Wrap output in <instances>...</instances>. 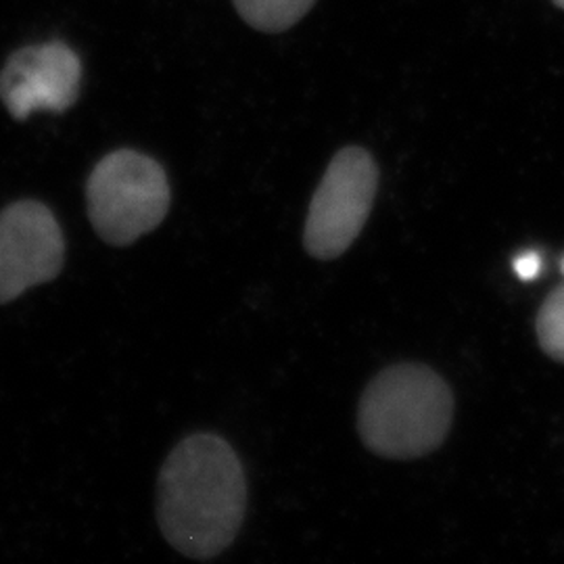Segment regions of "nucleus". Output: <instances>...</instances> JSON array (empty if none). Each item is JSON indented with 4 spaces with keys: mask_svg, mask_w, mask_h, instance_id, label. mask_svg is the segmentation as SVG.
I'll list each match as a JSON object with an SVG mask.
<instances>
[{
    "mask_svg": "<svg viewBox=\"0 0 564 564\" xmlns=\"http://www.w3.org/2000/svg\"><path fill=\"white\" fill-rule=\"evenodd\" d=\"M247 510L237 452L223 437L197 433L172 449L158 485V523L184 556L214 558L235 542Z\"/></svg>",
    "mask_w": 564,
    "mask_h": 564,
    "instance_id": "nucleus-1",
    "label": "nucleus"
},
{
    "mask_svg": "<svg viewBox=\"0 0 564 564\" xmlns=\"http://www.w3.org/2000/svg\"><path fill=\"white\" fill-rule=\"evenodd\" d=\"M454 419L444 377L424 364H395L364 389L358 431L364 445L389 460H412L442 447Z\"/></svg>",
    "mask_w": 564,
    "mask_h": 564,
    "instance_id": "nucleus-2",
    "label": "nucleus"
},
{
    "mask_svg": "<svg viewBox=\"0 0 564 564\" xmlns=\"http://www.w3.org/2000/svg\"><path fill=\"white\" fill-rule=\"evenodd\" d=\"M170 182L162 165L132 149L97 163L86 181V205L102 241L123 247L155 230L170 209Z\"/></svg>",
    "mask_w": 564,
    "mask_h": 564,
    "instance_id": "nucleus-3",
    "label": "nucleus"
},
{
    "mask_svg": "<svg viewBox=\"0 0 564 564\" xmlns=\"http://www.w3.org/2000/svg\"><path fill=\"white\" fill-rule=\"evenodd\" d=\"M379 188V167L368 151L345 147L328 163L303 230L305 251L323 262L341 258L360 237Z\"/></svg>",
    "mask_w": 564,
    "mask_h": 564,
    "instance_id": "nucleus-4",
    "label": "nucleus"
},
{
    "mask_svg": "<svg viewBox=\"0 0 564 564\" xmlns=\"http://www.w3.org/2000/svg\"><path fill=\"white\" fill-rule=\"evenodd\" d=\"M65 262V239L55 214L41 202L11 203L0 214V303L55 281Z\"/></svg>",
    "mask_w": 564,
    "mask_h": 564,
    "instance_id": "nucleus-5",
    "label": "nucleus"
},
{
    "mask_svg": "<svg viewBox=\"0 0 564 564\" xmlns=\"http://www.w3.org/2000/svg\"><path fill=\"white\" fill-rule=\"evenodd\" d=\"M80 57L63 42L25 46L0 72V99L15 120L36 111L63 113L78 101Z\"/></svg>",
    "mask_w": 564,
    "mask_h": 564,
    "instance_id": "nucleus-6",
    "label": "nucleus"
},
{
    "mask_svg": "<svg viewBox=\"0 0 564 564\" xmlns=\"http://www.w3.org/2000/svg\"><path fill=\"white\" fill-rule=\"evenodd\" d=\"M239 15L260 32H284L310 13L316 0H232Z\"/></svg>",
    "mask_w": 564,
    "mask_h": 564,
    "instance_id": "nucleus-7",
    "label": "nucleus"
},
{
    "mask_svg": "<svg viewBox=\"0 0 564 564\" xmlns=\"http://www.w3.org/2000/svg\"><path fill=\"white\" fill-rule=\"evenodd\" d=\"M535 330L545 356L564 364V284L545 297L535 318Z\"/></svg>",
    "mask_w": 564,
    "mask_h": 564,
    "instance_id": "nucleus-8",
    "label": "nucleus"
},
{
    "mask_svg": "<svg viewBox=\"0 0 564 564\" xmlns=\"http://www.w3.org/2000/svg\"><path fill=\"white\" fill-rule=\"evenodd\" d=\"M542 270V258L535 251H524L514 260V272L521 281H535Z\"/></svg>",
    "mask_w": 564,
    "mask_h": 564,
    "instance_id": "nucleus-9",
    "label": "nucleus"
},
{
    "mask_svg": "<svg viewBox=\"0 0 564 564\" xmlns=\"http://www.w3.org/2000/svg\"><path fill=\"white\" fill-rule=\"evenodd\" d=\"M554 2H556L561 9H564V0H554Z\"/></svg>",
    "mask_w": 564,
    "mask_h": 564,
    "instance_id": "nucleus-10",
    "label": "nucleus"
},
{
    "mask_svg": "<svg viewBox=\"0 0 564 564\" xmlns=\"http://www.w3.org/2000/svg\"><path fill=\"white\" fill-rule=\"evenodd\" d=\"M563 272H564V260H563Z\"/></svg>",
    "mask_w": 564,
    "mask_h": 564,
    "instance_id": "nucleus-11",
    "label": "nucleus"
}]
</instances>
